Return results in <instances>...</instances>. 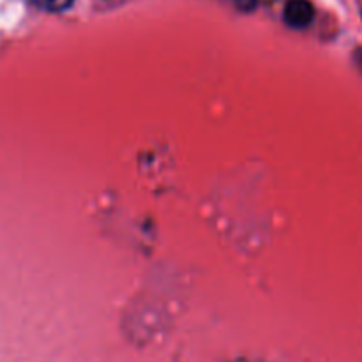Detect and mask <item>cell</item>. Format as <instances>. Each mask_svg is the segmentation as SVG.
<instances>
[{"label": "cell", "instance_id": "cell-1", "mask_svg": "<svg viewBox=\"0 0 362 362\" xmlns=\"http://www.w3.org/2000/svg\"><path fill=\"white\" fill-rule=\"evenodd\" d=\"M283 18L292 28H306L315 20V7L310 0H288L283 9Z\"/></svg>", "mask_w": 362, "mask_h": 362}, {"label": "cell", "instance_id": "cell-2", "mask_svg": "<svg viewBox=\"0 0 362 362\" xmlns=\"http://www.w3.org/2000/svg\"><path fill=\"white\" fill-rule=\"evenodd\" d=\"M32 7L46 13H62L73 6L74 0H27Z\"/></svg>", "mask_w": 362, "mask_h": 362}, {"label": "cell", "instance_id": "cell-3", "mask_svg": "<svg viewBox=\"0 0 362 362\" xmlns=\"http://www.w3.org/2000/svg\"><path fill=\"white\" fill-rule=\"evenodd\" d=\"M230 2H232L237 9L243 11V13H251V11L257 7L258 0H230Z\"/></svg>", "mask_w": 362, "mask_h": 362}, {"label": "cell", "instance_id": "cell-4", "mask_svg": "<svg viewBox=\"0 0 362 362\" xmlns=\"http://www.w3.org/2000/svg\"><path fill=\"white\" fill-rule=\"evenodd\" d=\"M356 62H357V66H359V69L362 71V48H359L356 52Z\"/></svg>", "mask_w": 362, "mask_h": 362}]
</instances>
